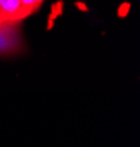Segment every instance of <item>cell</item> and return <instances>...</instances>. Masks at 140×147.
Here are the masks:
<instances>
[{
  "instance_id": "277c9868",
  "label": "cell",
  "mask_w": 140,
  "mask_h": 147,
  "mask_svg": "<svg viewBox=\"0 0 140 147\" xmlns=\"http://www.w3.org/2000/svg\"><path fill=\"white\" fill-rule=\"evenodd\" d=\"M3 21V18H2V13H0V22H2Z\"/></svg>"
},
{
  "instance_id": "3957f363",
  "label": "cell",
  "mask_w": 140,
  "mask_h": 147,
  "mask_svg": "<svg viewBox=\"0 0 140 147\" xmlns=\"http://www.w3.org/2000/svg\"><path fill=\"white\" fill-rule=\"evenodd\" d=\"M21 2H22L24 7L27 9L28 13L33 15V13H35V12L41 7V5H43L44 0H21Z\"/></svg>"
},
{
  "instance_id": "7a4b0ae2",
  "label": "cell",
  "mask_w": 140,
  "mask_h": 147,
  "mask_svg": "<svg viewBox=\"0 0 140 147\" xmlns=\"http://www.w3.org/2000/svg\"><path fill=\"white\" fill-rule=\"evenodd\" d=\"M0 13L3 21L9 22H21L30 16L21 0H0Z\"/></svg>"
},
{
  "instance_id": "6da1fadb",
  "label": "cell",
  "mask_w": 140,
  "mask_h": 147,
  "mask_svg": "<svg viewBox=\"0 0 140 147\" xmlns=\"http://www.w3.org/2000/svg\"><path fill=\"white\" fill-rule=\"evenodd\" d=\"M21 22H0V56H12L24 50Z\"/></svg>"
}]
</instances>
